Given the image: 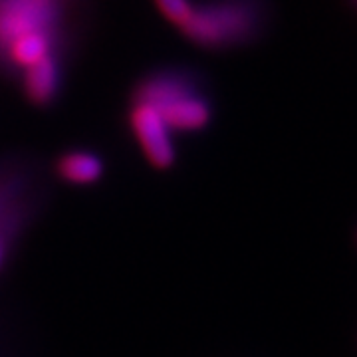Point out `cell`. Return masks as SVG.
Segmentation results:
<instances>
[{
  "label": "cell",
  "instance_id": "6da1fadb",
  "mask_svg": "<svg viewBox=\"0 0 357 357\" xmlns=\"http://www.w3.org/2000/svg\"><path fill=\"white\" fill-rule=\"evenodd\" d=\"M141 100L153 103L169 129L175 131H199L211 121L208 103L173 82L157 79L141 89Z\"/></svg>",
  "mask_w": 357,
  "mask_h": 357
},
{
  "label": "cell",
  "instance_id": "3957f363",
  "mask_svg": "<svg viewBox=\"0 0 357 357\" xmlns=\"http://www.w3.org/2000/svg\"><path fill=\"white\" fill-rule=\"evenodd\" d=\"M58 86H60V70L50 56L26 68L24 91L30 102L40 103V105L50 103L54 96L58 93Z\"/></svg>",
  "mask_w": 357,
  "mask_h": 357
},
{
  "label": "cell",
  "instance_id": "8992f818",
  "mask_svg": "<svg viewBox=\"0 0 357 357\" xmlns=\"http://www.w3.org/2000/svg\"><path fill=\"white\" fill-rule=\"evenodd\" d=\"M153 2L157 10L163 14L171 24L178 26V28L187 24V20L191 18L192 10H195L189 0H153Z\"/></svg>",
  "mask_w": 357,
  "mask_h": 357
},
{
  "label": "cell",
  "instance_id": "277c9868",
  "mask_svg": "<svg viewBox=\"0 0 357 357\" xmlns=\"http://www.w3.org/2000/svg\"><path fill=\"white\" fill-rule=\"evenodd\" d=\"M56 171L72 185H93L102 178L103 161L88 151H72L58 159Z\"/></svg>",
  "mask_w": 357,
  "mask_h": 357
},
{
  "label": "cell",
  "instance_id": "5b68a950",
  "mask_svg": "<svg viewBox=\"0 0 357 357\" xmlns=\"http://www.w3.org/2000/svg\"><path fill=\"white\" fill-rule=\"evenodd\" d=\"M8 56L14 64L26 70L50 56V38L40 28L24 30L8 42Z\"/></svg>",
  "mask_w": 357,
  "mask_h": 357
},
{
  "label": "cell",
  "instance_id": "7a4b0ae2",
  "mask_svg": "<svg viewBox=\"0 0 357 357\" xmlns=\"http://www.w3.org/2000/svg\"><path fill=\"white\" fill-rule=\"evenodd\" d=\"M129 126L143 155L155 169H169L175 163V145L171 129L153 103L139 100L129 112Z\"/></svg>",
  "mask_w": 357,
  "mask_h": 357
},
{
  "label": "cell",
  "instance_id": "52a82bcc",
  "mask_svg": "<svg viewBox=\"0 0 357 357\" xmlns=\"http://www.w3.org/2000/svg\"><path fill=\"white\" fill-rule=\"evenodd\" d=\"M2 258H4V255H2V248H0V266H2Z\"/></svg>",
  "mask_w": 357,
  "mask_h": 357
}]
</instances>
